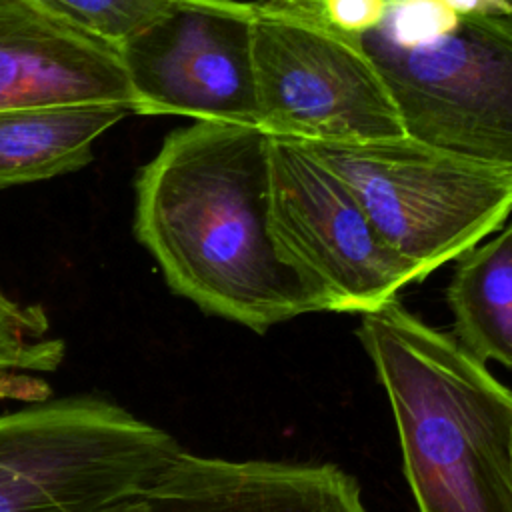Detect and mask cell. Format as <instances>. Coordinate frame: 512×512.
Returning a JSON list of instances; mask_svg holds the SVG:
<instances>
[{"mask_svg":"<svg viewBox=\"0 0 512 512\" xmlns=\"http://www.w3.org/2000/svg\"><path fill=\"white\" fill-rule=\"evenodd\" d=\"M68 26L118 46L154 20L170 0H24Z\"/></svg>","mask_w":512,"mask_h":512,"instance_id":"14","label":"cell"},{"mask_svg":"<svg viewBox=\"0 0 512 512\" xmlns=\"http://www.w3.org/2000/svg\"><path fill=\"white\" fill-rule=\"evenodd\" d=\"M130 508H132V498L122 502V504H118V506H114V508H110L108 512H130Z\"/></svg>","mask_w":512,"mask_h":512,"instance_id":"18","label":"cell"},{"mask_svg":"<svg viewBox=\"0 0 512 512\" xmlns=\"http://www.w3.org/2000/svg\"><path fill=\"white\" fill-rule=\"evenodd\" d=\"M252 52L258 128L268 136L362 144L406 134L362 44L312 8L256 2Z\"/></svg>","mask_w":512,"mask_h":512,"instance_id":"5","label":"cell"},{"mask_svg":"<svg viewBox=\"0 0 512 512\" xmlns=\"http://www.w3.org/2000/svg\"><path fill=\"white\" fill-rule=\"evenodd\" d=\"M178 440L98 394L0 414V512H108L134 498Z\"/></svg>","mask_w":512,"mask_h":512,"instance_id":"3","label":"cell"},{"mask_svg":"<svg viewBox=\"0 0 512 512\" xmlns=\"http://www.w3.org/2000/svg\"><path fill=\"white\" fill-rule=\"evenodd\" d=\"M286 4H296V6H314L318 0H280Z\"/></svg>","mask_w":512,"mask_h":512,"instance_id":"19","label":"cell"},{"mask_svg":"<svg viewBox=\"0 0 512 512\" xmlns=\"http://www.w3.org/2000/svg\"><path fill=\"white\" fill-rule=\"evenodd\" d=\"M458 14L434 0H388L378 28L370 30L396 46H416L448 32Z\"/></svg>","mask_w":512,"mask_h":512,"instance_id":"15","label":"cell"},{"mask_svg":"<svg viewBox=\"0 0 512 512\" xmlns=\"http://www.w3.org/2000/svg\"><path fill=\"white\" fill-rule=\"evenodd\" d=\"M506 2H508V4H510V8H512V0H506Z\"/></svg>","mask_w":512,"mask_h":512,"instance_id":"20","label":"cell"},{"mask_svg":"<svg viewBox=\"0 0 512 512\" xmlns=\"http://www.w3.org/2000/svg\"><path fill=\"white\" fill-rule=\"evenodd\" d=\"M458 16H504L512 14L506 0H434Z\"/></svg>","mask_w":512,"mask_h":512,"instance_id":"17","label":"cell"},{"mask_svg":"<svg viewBox=\"0 0 512 512\" xmlns=\"http://www.w3.org/2000/svg\"><path fill=\"white\" fill-rule=\"evenodd\" d=\"M420 512H512V390L396 298L360 314Z\"/></svg>","mask_w":512,"mask_h":512,"instance_id":"2","label":"cell"},{"mask_svg":"<svg viewBox=\"0 0 512 512\" xmlns=\"http://www.w3.org/2000/svg\"><path fill=\"white\" fill-rule=\"evenodd\" d=\"M134 232L166 284L206 314L258 334L330 302L276 252L268 222V134L192 122L136 178Z\"/></svg>","mask_w":512,"mask_h":512,"instance_id":"1","label":"cell"},{"mask_svg":"<svg viewBox=\"0 0 512 512\" xmlns=\"http://www.w3.org/2000/svg\"><path fill=\"white\" fill-rule=\"evenodd\" d=\"M256 2L170 0L118 46L132 114L258 126Z\"/></svg>","mask_w":512,"mask_h":512,"instance_id":"8","label":"cell"},{"mask_svg":"<svg viewBox=\"0 0 512 512\" xmlns=\"http://www.w3.org/2000/svg\"><path fill=\"white\" fill-rule=\"evenodd\" d=\"M130 512H366L358 482L334 464L224 460L180 448Z\"/></svg>","mask_w":512,"mask_h":512,"instance_id":"9","label":"cell"},{"mask_svg":"<svg viewBox=\"0 0 512 512\" xmlns=\"http://www.w3.org/2000/svg\"><path fill=\"white\" fill-rule=\"evenodd\" d=\"M268 222L278 256L324 292L330 312H370L416 282L354 192L304 142L268 136Z\"/></svg>","mask_w":512,"mask_h":512,"instance_id":"7","label":"cell"},{"mask_svg":"<svg viewBox=\"0 0 512 512\" xmlns=\"http://www.w3.org/2000/svg\"><path fill=\"white\" fill-rule=\"evenodd\" d=\"M64 342L50 336V322L42 306L22 304L0 288V396H12L8 382L34 380V372H54L64 360Z\"/></svg>","mask_w":512,"mask_h":512,"instance_id":"13","label":"cell"},{"mask_svg":"<svg viewBox=\"0 0 512 512\" xmlns=\"http://www.w3.org/2000/svg\"><path fill=\"white\" fill-rule=\"evenodd\" d=\"M446 300L456 342L482 364L512 368V224L458 258Z\"/></svg>","mask_w":512,"mask_h":512,"instance_id":"12","label":"cell"},{"mask_svg":"<svg viewBox=\"0 0 512 512\" xmlns=\"http://www.w3.org/2000/svg\"><path fill=\"white\" fill-rule=\"evenodd\" d=\"M132 114L116 104L0 110V188L48 180L88 166L92 144Z\"/></svg>","mask_w":512,"mask_h":512,"instance_id":"11","label":"cell"},{"mask_svg":"<svg viewBox=\"0 0 512 512\" xmlns=\"http://www.w3.org/2000/svg\"><path fill=\"white\" fill-rule=\"evenodd\" d=\"M306 146L346 182L382 240L412 268L416 282L470 252L512 212L510 170L408 134Z\"/></svg>","mask_w":512,"mask_h":512,"instance_id":"4","label":"cell"},{"mask_svg":"<svg viewBox=\"0 0 512 512\" xmlns=\"http://www.w3.org/2000/svg\"><path fill=\"white\" fill-rule=\"evenodd\" d=\"M386 2L388 0H318L308 8L330 28L348 36H362L380 26Z\"/></svg>","mask_w":512,"mask_h":512,"instance_id":"16","label":"cell"},{"mask_svg":"<svg viewBox=\"0 0 512 512\" xmlns=\"http://www.w3.org/2000/svg\"><path fill=\"white\" fill-rule=\"evenodd\" d=\"M58 104L132 112L118 50L24 0H0V110Z\"/></svg>","mask_w":512,"mask_h":512,"instance_id":"10","label":"cell"},{"mask_svg":"<svg viewBox=\"0 0 512 512\" xmlns=\"http://www.w3.org/2000/svg\"><path fill=\"white\" fill-rule=\"evenodd\" d=\"M384 78L404 132L512 172V14L458 16L416 46L356 36Z\"/></svg>","mask_w":512,"mask_h":512,"instance_id":"6","label":"cell"}]
</instances>
